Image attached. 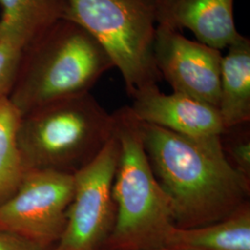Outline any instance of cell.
Masks as SVG:
<instances>
[{
  "mask_svg": "<svg viewBox=\"0 0 250 250\" xmlns=\"http://www.w3.org/2000/svg\"><path fill=\"white\" fill-rule=\"evenodd\" d=\"M224 146L225 155L235 170L250 179V135L238 136L227 146Z\"/></svg>",
  "mask_w": 250,
  "mask_h": 250,
  "instance_id": "cell-16",
  "label": "cell"
},
{
  "mask_svg": "<svg viewBox=\"0 0 250 250\" xmlns=\"http://www.w3.org/2000/svg\"><path fill=\"white\" fill-rule=\"evenodd\" d=\"M24 46L9 36L0 35V102L9 99L18 76Z\"/></svg>",
  "mask_w": 250,
  "mask_h": 250,
  "instance_id": "cell-15",
  "label": "cell"
},
{
  "mask_svg": "<svg viewBox=\"0 0 250 250\" xmlns=\"http://www.w3.org/2000/svg\"><path fill=\"white\" fill-rule=\"evenodd\" d=\"M105 250V249H100V250ZM167 250V249H161V250Z\"/></svg>",
  "mask_w": 250,
  "mask_h": 250,
  "instance_id": "cell-18",
  "label": "cell"
},
{
  "mask_svg": "<svg viewBox=\"0 0 250 250\" xmlns=\"http://www.w3.org/2000/svg\"><path fill=\"white\" fill-rule=\"evenodd\" d=\"M120 156L112 187L116 217L101 249L157 250L173 224L169 199L156 178L144 146L141 121L130 106L112 113Z\"/></svg>",
  "mask_w": 250,
  "mask_h": 250,
  "instance_id": "cell-3",
  "label": "cell"
},
{
  "mask_svg": "<svg viewBox=\"0 0 250 250\" xmlns=\"http://www.w3.org/2000/svg\"><path fill=\"white\" fill-rule=\"evenodd\" d=\"M154 59L161 78L166 79L173 92L218 107L221 50L188 39L177 30L157 25Z\"/></svg>",
  "mask_w": 250,
  "mask_h": 250,
  "instance_id": "cell-8",
  "label": "cell"
},
{
  "mask_svg": "<svg viewBox=\"0 0 250 250\" xmlns=\"http://www.w3.org/2000/svg\"><path fill=\"white\" fill-rule=\"evenodd\" d=\"M120 156L116 134L99 155L73 174L74 192L67 224L53 250H99L115 223L113 181Z\"/></svg>",
  "mask_w": 250,
  "mask_h": 250,
  "instance_id": "cell-7",
  "label": "cell"
},
{
  "mask_svg": "<svg viewBox=\"0 0 250 250\" xmlns=\"http://www.w3.org/2000/svg\"><path fill=\"white\" fill-rule=\"evenodd\" d=\"M66 19L102 45L130 97L162 79L154 59L156 0H68Z\"/></svg>",
  "mask_w": 250,
  "mask_h": 250,
  "instance_id": "cell-5",
  "label": "cell"
},
{
  "mask_svg": "<svg viewBox=\"0 0 250 250\" xmlns=\"http://www.w3.org/2000/svg\"><path fill=\"white\" fill-rule=\"evenodd\" d=\"M21 117L10 99L0 102V205L16 192L27 171L17 144Z\"/></svg>",
  "mask_w": 250,
  "mask_h": 250,
  "instance_id": "cell-14",
  "label": "cell"
},
{
  "mask_svg": "<svg viewBox=\"0 0 250 250\" xmlns=\"http://www.w3.org/2000/svg\"><path fill=\"white\" fill-rule=\"evenodd\" d=\"M131 98V109L144 123L194 138L223 136L227 132L218 107L181 93L164 94L158 84Z\"/></svg>",
  "mask_w": 250,
  "mask_h": 250,
  "instance_id": "cell-9",
  "label": "cell"
},
{
  "mask_svg": "<svg viewBox=\"0 0 250 250\" xmlns=\"http://www.w3.org/2000/svg\"><path fill=\"white\" fill-rule=\"evenodd\" d=\"M0 250H53L22 239L16 235L0 232Z\"/></svg>",
  "mask_w": 250,
  "mask_h": 250,
  "instance_id": "cell-17",
  "label": "cell"
},
{
  "mask_svg": "<svg viewBox=\"0 0 250 250\" xmlns=\"http://www.w3.org/2000/svg\"><path fill=\"white\" fill-rule=\"evenodd\" d=\"M234 0H156L157 25L188 29L197 41L218 50L241 38L233 15Z\"/></svg>",
  "mask_w": 250,
  "mask_h": 250,
  "instance_id": "cell-10",
  "label": "cell"
},
{
  "mask_svg": "<svg viewBox=\"0 0 250 250\" xmlns=\"http://www.w3.org/2000/svg\"><path fill=\"white\" fill-rule=\"evenodd\" d=\"M115 133V122L91 93L47 103L21 115L17 144L25 170L75 174Z\"/></svg>",
  "mask_w": 250,
  "mask_h": 250,
  "instance_id": "cell-4",
  "label": "cell"
},
{
  "mask_svg": "<svg viewBox=\"0 0 250 250\" xmlns=\"http://www.w3.org/2000/svg\"><path fill=\"white\" fill-rule=\"evenodd\" d=\"M114 65L78 23L62 19L23 48L9 97L21 115L47 103L89 93Z\"/></svg>",
  "mask_w": 250,
  "mask_h": 250,
  "instance_id": "cell-2",
  "label": "cell"
},
{
  "mask_svg": "<svg viewBox=\"0 0 250 250\" xmlns=\"http://www.w3.org/2000/svg\"><path fill=\"white\" fill-rule=\"evenodd\" d=\"M162 249L250 250V203L214 224L188 229L172 226Z\"/></svg>",
  "mask_w": 250,
  "mask_h": 250,
  "instance_id": "cell-12",
  "label": "cell"
},
{
  "mask_svg": "<svg viewBox=\"0 0 250 250\" xmlns=\"http://www.w3.org/2000/svg\"><path fill=\"white\" fill-rule=\"evenodd\" d=\"M227 48L221 63L218 106L226 131L250 121V39L243 36Z\"/></svg>",
  "mask_w": 250,
  "mask_h": 250,
  "instance_id": "cell-11",
  "label": "cell"
},
{
  "mask_svg": "<svg viewBox=\"0 0 250 250\" xmlns=\"http://www.w3.org/2000/svg\"><path fill=\"white\" fill-rule=\"evenodd\" d=\"M0 35L25 47L62 19H66L68 0H0Z\"/></svg>",
  "mask_w": 250,
  "mask_h": 250,
  "instance_id": "cell-13",
  "label": "cell"
},
{
  "mask_svg": "<svg viewBox=\"0 0 250 250\" xmlns=\"http://www.w3.org/2000/svg\"><path fill=\"white\" fill-rule=\"evenodd\" d=\"M141 130L176 227L214 224L250 203V179L229 162L222 136L194 138L142 121Z\"/></svg>",
  "mask_w": 250,
  "mask_h": 250,
  "instance_id": "cell-1",
  "label": "cell"
},
{
  "mask_svg": "<svg viewBox=\"0 0 250 250\" xmlns=\"http://www.w3.org/2000/svg\"><path fill=\"white\" fill-rule=\"evenodd\" d=\"M73 192L72 174L28 170L16 192L0 205V232L53 249L64 232Z\"/></svg>",
  "mask_w": 250,
  "mask_h": 250,
  "instance_id": "cell-6",
  "label": "cell"
}]
</instances>
